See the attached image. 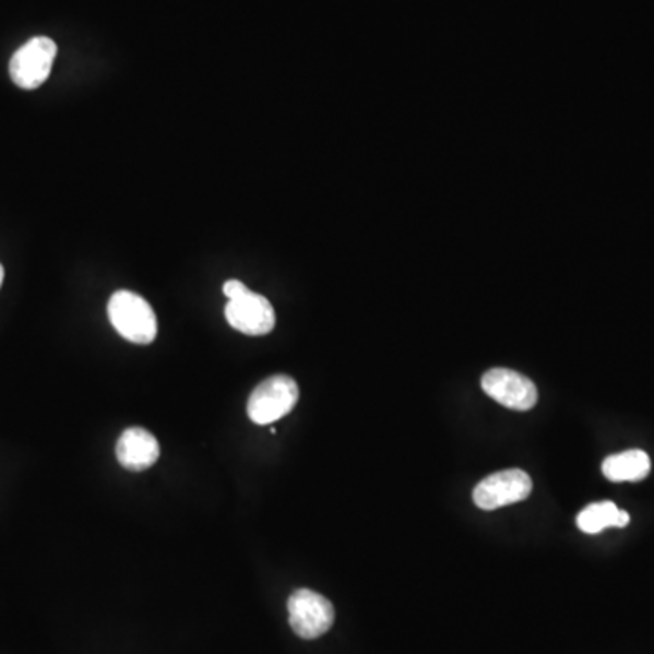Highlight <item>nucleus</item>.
Instances as JSON below:
<instances>
[{"label":"nucleus","instance_id":"obj_2","mask_svg":"<svg viewBox=\"0 0 654 654\" xmlns=\"http://www.w3.org/2000/svg\"><path fill=\"white\" fill-rule=\"evenodd\" d=\"M297 402V382L287 374H275L254 388L248 401V415L251 423L267 426L292 413Z\"/></svg>","mask_w":654,"mask_h":654},{"label":"nucleus","instance_id":"obj_6","mask_svg":"<svg viewBox=\"0 0 654 654\" xmlns=\"http://www.w3.org/2000/svg\"><path fill=\"white\" fill-rule=\"evenodd\" d=\"M533 491L531 476L522 469H506L489 475L473 491V500L484 511L522 502Z\"/></svg>","mask_w":654,"mask_h":654},{"label":"nucleus","instance_id":"obj_4","mask_svg":"<svg viewBox=\"0 0 654 654\" xmlns=\"http://www.w3.org/2000/svg\"><path fill=\"white\" fill-rule=\"evenodd\" d=\"M57 57V44L48 37H35L16 49L10 60L11 81L22 90H37L48 81Z\"/></svg>","mask_w":654,"mask_h":654},{"label":"nucleus","instance_id":"obj_8","mask_svg":"<svg viewBox=\"0 0 654 654\" xmlns=\"http://www.w3.org/2000/svg\"><path fill=\"white\" fill-rule=\"evenodd\" d=\"M160 456V445L157 438L147 429H126L117 442V459L124 469H150Z\"/></svg>","mask_w":654,"mask_h":654},{"label":"nucleus","instance_id":"obj_11","mask_svg":"<svg viewBox=\"0 0 654 654\" xmlns=\"http://www.w3.org/2000/svg\"><path fill=\"white\" fill-rule=\"evenodd\" d=\"M243 292H248V287L240 281H227L226 284H224V295H226L229 300L238 297V295H242Z\"/></svg>","mask_w":654,"mask_h":654},{"label":"nucleus","instance_id":"obj_12","mask_svg":"<svg viewBox=\"0 0 654 654\" xmlns=\"http://www.w3.org/2000/svg\"><path fill=\"white\" fill-rule=\"evenodd\" d=\"M2 282H4V267L0 264V286H2Z\"/></svg>","mask_w":654,"mask_h":654},{"label":"nucleus","instance_id":"obj_10","mask_svg":"<svg viewBox=\"0 0 654 654\" xmlns=\"http://www.w3.org/2000/svg\"><path fill=\"white\" fill-rule=\"evenodd\" d=\"M629 513L618 509L613 502L591 503L587 508L580 511L576 516V525L580 531L587 535H596L607 527H626L629 524Z\"/></svg>","mask_w":654,"mask_h":654},{"label":"nucleus","instance_id":"obj_7","mask_svg":"<svg viewBox=\"0 0 654 654\" xmlns=\"http://www.w3.org/2000/svg\"><path fill=\"white\" fill-rule=\"evenodd\" d=\"M224 313L227 324L243 335L262 336L275 330L276 314L270 300L249 289L231 298Z\"/></svg>","mask_w":654,"mask_h":654},{"label":"nucleus","instance_id":"obj_5","mask_svg":"<svg viewBox=\"0 0 654 654\" xmlns=\"http://www.w3.org/2000/svg\"><path fill=\"white\" fill-rule=\"evenodd\" d=\"M481 390L486 391V395L491 396L492 401L513 412H530L538 402V390L533 380L513 369H489L481 377Z\"/></svg>","mask_w":654,"mask_h":654},{"label":"nucleus","instance_id":"obj_1","mask_svg":"<svg viewBox=\"0 0 654 654\" xmlns=\"http://www.w3.org/2000/svg\"><path fill=\"white\" fill-rule=\"evenodd\" d=\"M109 322L126 341L152 344L157 338V314L146 298L133 292H117L108 302Z\"/></svg>","mask_w":654,"mask_h":654},{"label":"nucleus","instance_id":"obj_9","mask_svg":"<svg viewBox=\"0 0 654 654\" xmlns=\"http://www.w3.org/2000/svg\"><path fill=\"white\" fill-rule=\"evenodd\" d=\"M602 473L611 481L644 480L651 473L650 454L642 449H629L604 460Z\"/></svg>","mask_w":654,"mask_h":654},{"label":"nucleus","instance_id":"obj_3","mask_svg":"<svg viewBox=\"0 0 654 654\" xmlns=\"http://www.w3.org/2000/svg\"><path fill=\"white\" fill-rule=\"evenodd\" d=\"M289 626L304 640H314L330 631L335 607L325 596L311 590H298L287 601Z\"/></svg>","mask_w":654,"mask_h":654}]
</instances>
